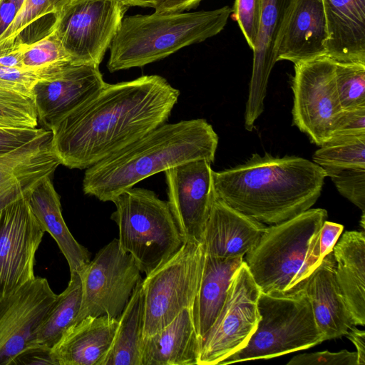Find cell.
<instances>
[{"instance_id": "obj_1", "label": "cell", "mask_w": 365, "mask_h": 365, "mask_svg": "<svg viewBox=\"0 0 365 365\" xmlns=\"http://www.w3.org/2000/svg\"><path fill=\"white\" fill-rule=\"evenodd\" d=\"M180 93L158 75L106 83L87 101L46 125L61 165L86 169L123 149L166 123Z\"/></svg>"}, {"instance_id": "obj_2", "label": "cell", "mask_w": 365, "mask_h": 365, "mask_svg": "<svg viewBox=\"0 0 365 365\" xmlns=\"http://www.w3.org/2000/svg\"><path fill=\"white\" fill-rule=\"evenodd\" d=\"M327 174L297 156L253 154L244 164L212 173L216 197L263 224L275 225L310 209Z\"/></svg>"}, {"instance_id": "obj_3", "label": "cell", "mask_w": 365, "mask_h": 365, "mask_svg": "<svg viewBox=\"0 0 365 365\" xmlns=\"http://www.w3.org/2000/svg\"><path fill=\"white\" fill-rule=\"evenodd\" d=\"M218 136L205 119L164 124L86 169L85 195L108 202L139 182L193 160H215Z\"/></svg>"}, {"instance_id": "obj_4", "label": "cell", "mask_w": 365, "mask_h": 365, "mask_svg": "<svg viewBox=\"0 0 365 365\" xmlns=\"http://www.w3.org/2000/svg\"><path fill=\"white\" fill-rule=\"evenodd\" d=\"M327 218L326 210L310 208L266 227L255 247L244 257L261 292L287 296L303 290L322 261L319 235Z\"/></svg>"}, {"instance_id": "obj_5", "label": "cell", "mask_w": 365, "mask_h": 365, "mask_svg": "<svg viewBox=\"0 0 365 365\" xmlns=\"http://www.w3.org/2000/svg\"><path fill=\"white\" fill-rule=\"evenodd\" d=\"M232 9L124 16L110 46V72L143 67L221 32Z\"/></svg>"}, {"instance_id": "obj_6", "label": "cell", "mask_w": 365, "mask_h": 365, "mask_svg": "<svg viewBox=\"0 0 365 365\" xmlns=\"http://www.w3.org/2000/svg\"><path fill=\"white\" fill-rule=\"evenodd\" d=\"M112 202L115 210L110 218L118 227L119 246L133 257L146 275L185 243L168 202L153 191L132 187Z\"/></svg>"}, {"instance_id": "obj_7", "label": "cell", "mask_w": 365, "mask_h": 365, "mask_svg": "<svg viewBox=\"0 0 365 365\" xmlns=\"http://www.w3.org/2000/svg\"><path fill=\"white\" fill-rule=\"evenodd\" d=\"M257 307L260 319L247 344L219 364L269 359L324 341L304 290L287 296L261 292Z\"/></svg>"}, {"instance_id": "obj_8", "label": "cell", "mask_w": 365, "mask_h": 365, "mask_svg": "<svg viewBox=\"0 0 365 365\" xmlns=\"http://www.w3.org/2000/svg\"><path fill=\"white\" fill-rule=\"evenodd\" d=\"M205 257L202 242L185 241L175 255L142 280L143 336L159 331L183 309L192 308L200 287Z\"/></svg>"}, {"instance_id": "obj_9", "label": "cell", "mask_w": 365, "mask_h": 365, "mask_svg": "<svg viewBox=\"0 0 365 365\" xmlns=\"http://www.w3.org/2000/svg\"><path fill=\"white\" fill-rule=\"evenodd\" d=\"M81 304L73 324L86 317L118 319L139 282L141 271L133 257L113 239L78 272Z\"/></svg>"}, {"instance_id": "obj_10", "label": "cell", "mask_w": 365, "mask_h": 365, "mask_svg": "<svg viewBox=\"0 0 365 365\" xmlns=\"http://www.w3.org/2000/svg\"><path fill=\"white\" fill-rule=\"evenodd\" d=\"M335 62L325 55L294 64L293 124L318 146L331 138L343 110L335 82Z\"/></svg>"}, {"instance_id": "obj_11", "label": "cell", "mask_w": 365, "mask_h": 365, "mask_svg": "<svg viewBox=\"0 0 365 365\" xmlns=\"http://www.w3.org/2000/svg\"><path fill=\"white\" fill-rule=\"evenodd\" d=\"M260 293L243 260L232 279L218 316L200 342L197 365L219 364L247 344L260 319L257 307Z\"/></svg>"}, {"instance_id": "obj_12", "label": "cell", "mask_w": 365, "mask_h": 365, "mask_svg": "<svg viewBox=\"0 0 365 365\" xmlns=\"http://www.w3.org/2000/svg\"><path fill=\"white\" fill-rule=\"evenodd\" d=\"M128 8L121 0H76L56 17L72 63L99 66Z\"/></svg>"}, {"instance_id": "obj_13", "label": "cell", "mask_w": 365, "mask_h": 365, "mask_svg": "<svg viewBox=\"0 0 365 365\" xmlns=\"http://www.w3.org/2000/svg\"><path fill=\"white\" fill-rule=\"evenodd\" d=\"M28 197L0 210V299L36 277V253L45 230Z\"/></svg>"}, {"instance_id": "obj_14", "label": "cell", "mask_w": 365, "mask_h": 365, "mask_svg": "<svg viewBox=\"0 0 365 365\" xmlns=\"http://www.w3.org/2000/svg\"><path fill=\"white\" fill-rule=\"evenodd\" d=\"M56 297L48 280L36 277L0 299V365H10L34 346L36 330Z\"/></svg>"}, {"instance_id": "obj_15", "label": "cell", "mask_w": 365, "mask_h": 365, "mask_svg": "<svg viewBox=\"0 0 365 365\" xmlns=\"http://www.w3.org/2000/svg\"><path fill=\"white\" fill-rule=\"evenodd\" d=\"M164 173L167 202L185 241L202 242L205 223L216 198L211 163L193 160Z\"/></svg>"}, {"instance_id": "obj_16", "label": "cell", "mask_w": 365, "mask_h": 365, "mask_svg": "<svg viewBox=\"0 0 365 365\" xmlns=\"http://www.w3.org/2000/svg\"><path fill=\"white\" fill-rule=\"evenodd\" d=\"M59 165L48 129L22 146L1 155L0 210L28 197L36 187L51 177Z\"/></svg>"}, {"instance_id": "obj_17", "label": "cell", "mask_w": 365, "mask_h": 365, "mask_svg": "<svg viewBox=\"0 0 365 365\" xmlns=\"http://www.w3.org/2000/svg\"><path fill=\"white\" fill-rule=\"evenodd\" d=\"M106 84L99 66L72 63L66 66L35 85L33 94L38 118L46 126L87 101Z\"/></svg>"}, {"instance_id": "obj_18", "label": "cell", "mask_w": 365, "mask_h": 365, "mask_svg": "<svg viewBox=\"0 0 365 365\" xmlns=\"http://www.w3.org/2000/svg\"><path fill=\"white\" fill-rule=\"evenodd\" d=\"M328 38L322 0H293L277 41V61L296 64L325 56Z\"/></svg>"}, {"instance_id": "obj_19", "label": "cell", "mask_w": 365, "mask_h": 365, "mask_svg": "<svg viewBox=\"0 0 365 365\" xmlns=\"http://www.w3.org/2000/svg\"><path fill=\"white\" fill-rule=\"evenodd\" d=\"M293 0H262L260 26L253 62L249 95L245 106V128L252 131L264 110L270 73L277 62L279 34Z\"/></svg>"}, {"instance_id": "obj_20", "label": "cell", "mask_w": 365, "mask_h": 365, "mask_svg": "<svg viewBox=\"0 0 365 365\" xmlns=\"http://www.w3.org/2000/svg\"><path fill=\"white\" fill-rule=\"evenodd\" d=\"M266 227L216 197L205 223L202 243L208 255L244 257L257 245Z\"/></svg>"}, {"instance_id": "obj_21", "label": "cell", "mask_w": 365, "mask_h": 365, "mask_svg": "<svg viewBox=\"0 0 365 365\" xmlns=\"http://www.w3.org/2000/svg\"><path fill=\"white\" fill-rule=\"evenodd\" d=\"M303 290L324 341L346 335L355 325L337 283L333 251L323 258Z\"/></svg>"}, {"instance_id": "obj_22", "label": "cell", "mask_w": 365, "mask_h": 365, "mask_svg": "<svg viewBox=\"0 0 365 365\" xmlns=\"http://www.w3.org/2000/svg\"><path fill=\"white\" fill-rule=\"evenodd\" d=\"M118 319L88 316L71 325L51 349L56 365H103Z\"/></svg>"}, {"instance_id": "obj_23", "label": "cell", "mask_w": 365, "mask_h": 365, "mask_svg": "<svg viewBox=\"0 0 365 365\" xmlns=\"http://www.w3.org/2000/svg\"><path fill=\"white\" fill-rule=\"evenodd\" d=\"M329 38L326 55L365 63V0H322Z\"/></svg>"}, {"instance_id": "obj_24", "label": "cell", "mask_w": 365, "mask_h": 365, "mask_svg": "<svg viewBox=\"0 0 365 365\" xmlns=\"http://www.w3.org/2000/svg\"><path fill=\"white\" fill-rule=\"evenodd\" d=\"M200 349L192 308H187L159 331L143 336L141 365H197Z\"/></svg>"}, {"instance_id": "obj_25", "label": "cell", "mask_w": 365, "mask_h": 365, "mask_svg": "<svg viewBox=\"0 0 365 365\" xmlns=\"http://www.w3.org/2000/svg\"><path fill=\"white\" fill-rule=\"evenodd\" d=\"M336 277L355 325L365 324V235L347 231L333 248Z\"/></svg>"}, {"instance_id": "obj_26", "label": "cell", "mask_w": 365, "mask_h": 365, "mask_svg": "<svg viewBox=\"0 0 365 365\" xmlns=\"http://www.w3.org/2000/svg\"><path fill=\"white\" fill-rule=\"evenodd\" d=\"M33 213L56 241L65 257L70 273L80 272L90 261V252L78 243L69 231L61 211L60 196L51 178L36 187L28 197Z\"/></svg>"}, {"instance_id": "obj_27", "label": "cell", "mask_w": 365, "mask_h": 365, "mask_svg": "<svg viewBox=\"0 0 365 365\" xmlns=\"http://www.w3.org/2000/svg\"><path fill=\"white\" fill-rule=\"evenodd\" d=\"M243 260L244 257L222 258L205 253L200 287L192 306L194 324L200 342L218 316L232 279Z\"/></svg>"}, {"instance_id": "obj_28", "label": "cell", "mask_w": 365, "mask_h": 365, "mask_svg": "<svg viewBox=\"0 0 365 365\" xmlns=\"http://www.w3.org/2000/svg\"><path fill=\"white\" fill-rule=\"evenodd\" d=\"M142 280L118 318L115 337L103 365H141L144 325Z\"/></svg>"}, {"instance_id": "obj_29", "label": "cell", "mask_w": 365, "mask_h": 365, "mask_svg": "<svg viewBox=\"0 0 365 365\" xmlns=\"http://www.w3.org/2000/svg\"><path fill=\"white\" fill-rule=\"evenodd\" d=\"M76 0H24L14 19L0 36V52L17 41L32 40L43 34L55 20Z\"/></svg>"}, {"instance_id": "obj_30", "label": "cell", "mask_w": 365, "mask_h": 365, "mask_svg": "<svg viewBox=\"0 0 365 365\" xmlns=\"http://www.w3.org/2000/svg\"><path fill=\"white\" fill-rule=\"evenodd\" d=\"M81 280L78 272H71L66 289L57 297L36 330L34 346L52 349L73 324L81 304Z\"/></svg>"}, {"instance_id": "obj_31", "label": "cell", "mask_w": 365, "mask_h": 365, "mask_svg": "<svg viewBox=\"0 0 365 365\" xmlns=\"http://www.w3.org/2000/svg\"><path fill=\"white\" fill-rule=\"evenodd\" d=\"M26 71H56L72 63L58 34L56 21L50 31L28 44L23 56Z\"/></svg>"}, {"instance_id": "obj_32", "label": "cell", "mask_w": 365, "mask_h": 365, "mask_svg": "<svg viewBox=\"0 0 365 365\" xmlns=\"http://www.w3.org/2000/svg\"><path fill=\"white\" fill-rule=\"evenodd\" d=\"M319 147L312 159L321 167L365 168V134L333 137Z\"/></svg>"}, {"instance_id": "obj_33", "label": "cell", "mask_w": 365, "mask_h": 365, "mask_svg": "<svg viewBox=\"0 0 365 365\" xmlns=\"http://www.w3.org/2000/svg\"><path fill=\"white\" fill-rule=\"evenodd\" d=\"M335 82L343 110L365 106V63L336 61Z\"/></svg>"}, {"instance_id": "obj_34", "label": "cell", "mask_w": 365, "mask_h": 365, "mask_svg": "<svg viewBox=\"0 0 365 365\" xmlns=\"http://www.w3.org/2000/svg\"><path fill=\"white\" fill-rule=\"evenodd\" d=\"M38 115L33 98L0 88V127L36 128Z\"/></svg>"}, {"instance_id": "obj_35", "label": "cell", "mask_w": 365, "mask_h": 365, "mask_svg": "<svg viewBox=\"0 0 365 365\" xmlns=\"http://www.w3.org/2000/svg\"><path fill=\"white\" fill-rule=\"evenodd\" d=\"M339 193L365 212V168L322 167Z\"/></svg>"}, {"instance_id": "obj_36", "label": "cell", "mask_w": 365, "mask_h": 365, "mask_svg": "<svg viewBox=\"0 0 365 365\" xmlns=\"http://www.w3.org/2000/svg\"><path fill=\"white\" fill-rule=\"evenodd\" d=\"M58 71H26L0 66V88L21 93L34 99L33 90L39 81L46 80Z\"/></svg>"}, {"instance_id": "obj_37", "label": "cell", "mask_w": 365, "mask_h": 365, "mask_svg": "<svg viewBox=\"0 0 365 365\" xmlns=\"http://www.w3.org/2000/svg\"><path fill=\"white\" fill-rule=\"evenodd\" d=\"M262 0H235L232 9L244 37L253 51L255 49L260 26Z\"/></svg>"}, {"instance_id": "obj_38", "label": "cell", "mask_w": 365, "mask_h": 365, "mask_svg": "<svg viewBox=\"0 0 365 365\" xmlns=\"http://www.w3.org/2000/svg\"><path fill=\"white\" fill-rule=\"evenodd\" d=\"M288 365H358L357 354L346 349L338 352L323 351L314 353L302 354L294 356Z\"/></svg>"}, {"instance_id": "obj_39", "label": "cell", "mask_w": 365, "mask_h": 365, "mask_svg": "<svg viewBox=\"0 0 365 365\" xmlns=\"http://www.w3.org/2000/svg\"><path fill=\"white\" fill-rule=\"evenodd\" d=\"M44 130L29 127H0V155L22 146Z\"/></svg>"}, {"instance_id": "obj_40", "label": "cell", "mask_w": 365, "mask_h": 365, "mask_svg": "<svg viewBox=\"0 0 365 365\" xmlns=\"http://www.w3.org/2000/svg\"><path fill=\"white\" fill-rule=\"evenodd\" d=\"M365 134V106L343 110L331 138Z\"/></svg>"}, {"instance_id": "obj_41", "label": "cell", "mask_w": 365, "mask_h": 365, "mask_svg": "<svg viewBox=\"0 0 365 365\" xmlns=\"http://www.w3.org/2000/svg\"><path fill=\"white\" fill-rule=\"evenodd\" d=\"M14 364H55L51 349L35 345L29 347L16 356L10 365Z\"/></svg>"}, {"instance_id": "obj_42", "label": "cell", "mask_w": 365, "mask_h": 365, "mask_svg": "<svg viewBox=\"0 0 365 365\" xmlns=\"http://www.w3.org/2000/svg\"><path fill=\"white\" fill-rule=\"evenodd\" d=\"M344 226L325 220L323 223L319 235L320 257L323 258L333 251V248L339 240Z\"/></svg>"}, {"instance_id": "obj_43", "label": "cell", "mask_w": 365, "mask_h": 365, "mask_svg": "<svg viewBox=\"0 0 365 365\" xmlns=\"http://www.w3.org/2000/svg\"><path fill=\"white\" fill-rule=\"evenodd\" d=\"M202 0H153L152 8L160 14L185 12L198 6Z\"/></svg>"}, {"instance_id": "obj_44", "label": "cell", "mask_w": 365, "mask_h": 365, "mask_svg": "<svg viewBox=\"0 0 365 365\" xmlns=\"http://www.w3.org/2000/svg\"><path fill=\"white\" fill-rule=\"evenodd\" d=\"M27 46V43L17 41L9 49L0 52V66L24 70L22 61Z\"/></svg>"}, {"instance_id": "obj_45", "label": "cell", "mask_w": 365, "mask_h": 365, "mask_svg": "<svg viewBox=\"0 0 365 365\" xmlns=\"http://www.w3.org/2000/svg\"><path fill=\"white\" fill-rule=\"evenodd\" d=\"M19 10L17 0H0V36L8 29Z\"/></svg>"}, {"instance_id": "obj_46", "label": "cell", "mask_w": 365, "mask_h": 365, "mask_svg": "<svg viewBox=\"0 0 365 365\" xmlns=\"http://www.w3.org/2000/svg\"><path fill=\"white\" fill-rule=\"evenodd\" d=\"M347 338L352 341L356 349L357 364H365V332L357 329L355 325L348 331Z\"/></svg>"}, {"instance_id": "obj_47", "label": "cell", "mask_w": 365, "mask_h": 365, "mask_svg": "<svg viewBox=\"0 0 365 365\" xmlns=\"http://www.w3.org/2000/svg\"><path fill=\"white\" fill-rule=\"evenodd\" d=\"M129 6L152 7L153 0H121Z\"/></svg>"}, {"instance_id": "obj_48", "label": "cell", "mask_w": 365, "mask_h": 365, "mask_svg": "<svg viewBox=\"0 0 365 365\" xmlns=\"http://www.w3.org/2000/svg\"><path fill=\"white\" fill-rule=\"evenodd\" d=\"M24 0H17L19 9L21 8L22 4L24 3Z\"/></svg>"}]
</instances>
